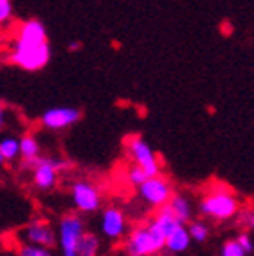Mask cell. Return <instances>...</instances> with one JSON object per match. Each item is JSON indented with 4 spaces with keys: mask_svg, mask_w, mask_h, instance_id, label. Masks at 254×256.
Wrapping results in <instances>:
<instances>
[{
    "mask_svg": "<svg viewBox=\"0 0 254 256\" xmlns=\"http://www.w3.org/2000/svg\"><path fill=\"white\" fill-rule=\"evenodd\" d=\"M199 210L214 220H230L240 212V200L228 185L215 184L201 198Z\"/></svg>",
    "mask_w": 254,
    "mask_h": 256,
    "instance_id": "1",
    "label": "cell"
},
{
    "mask_svg": "<svg viewBox=\"0 0 254 256\" xmlns=\"http://www.w3.org/2000/svg\"><path fill=\"white\" fill-rule=\"evenodd\" d=\"M124 236H126L124 238L126 256H155L164 251L166 235L151 220L134 228Z\"/></svg>",
    "mask_w": 254,
    "mask_h": 256,
    "instance_id": "2",
    "label": "cell"
},
{
    "mask_svg": "<svg viewBox=\"0 0 254 256\" xmlns=\"http://www.w3.org/2000/svg\"><path fill=\"white\" fill-rule=\"evenodd\" d=\"M50 46H48V41L38 44H22L14 43L11 50V56L9 60L16 66H20L25 72H40L50 60Z\"/></svg>",
    "mask_w": 254,
    "mask_h": 256,
    "instance_id": "3",
    "label": "cell"
},
{
    "mask_svg": "<svg viewBox=\"0 0 254 256\" xmlns=\"http://www.w3.org/2000/svg\"><path fill=\"white\" fill-rule=\"evenodd\" d=\"M86 232V222L76 214H68L59 220L56 238L60 246L62 256H76V244Z\"/></svg>",
    "mask_w": 254,
    "mask_h": 256,
    "instance_id": "4",
    "label": "cell"
},
{
    "mask_svg": "<svg viewBox=\"0 0 254 256\" xmlns=\"http://www.w3.org/2000/svg\"><path fill=\"white\" fill-rule=\"evenodd\" d=\"M62 168H66V162L60 156H40L32 162V182L40 190H52Z\"/></svg>",
    "mask_w": 254,
    "mask_h": 256,
    "instance_id": "5",
    "label": "cell"
},
{
    "mask_svg": "<svg viewBox=\"0 0 254 256\" xmlns=\"http://www.w3.org/2000/svg\"><path fill=\"white\" fill-rule=\"evenodd\" d=\"M124 144H126V152H128V155H130V158L134 160V164L142 168L146 176L160 174L162 168H160L158 156L151 150L148 140H144L140 136H130L124 140Z\"/></svg>",
    "mask_w": 254,
    "mask_h": 256,
    "instance_id": "6",
    "label": "cell"
},
{
    "mask_svg": "<svg viewBox=\"0 0 254 256\" xmlns=\"http://www.w3.org/2000/svg\"><path fill=\"white\" fill-rule=\"evenodd\" d=\"M137 190H139V198L142 200V203H146L151 208H158L166 204L174 194L171 182L164 178L162 174L148 176L146 180L137 187Z\"/></svg>",
    "mask_w": 254,
    "mask_h": 256,
    "instance_id": "7",
    "label": "cell"
},
{
    "mask_svg": "<svg viewBox=\"0 0 254 256\" xmlns=\"http://www.w3.org/2000/svg\"><path fill=\"white\" fill-rule=\"evenodd\" d=\"M73 206L82 214H94L102 206V192L92 182L76 180L70 187Z\"/></svg>",
    "mask_w": 254,
    "mask_h": 256,
    "instance_id": "8",
    "label": "cell"
},
{
    "mask_svg": "<svg viewBox=\"0 0 254 256\" xmlns=\"http://www.w3.org/2000/svg\"><path fill=\"white\" fill-rule=\"evenodd\" d=\"M100 232L108 240H121L128 233V220L121 208L107 206L100 217Z\"/></svg>",
    "mask_w": 254,
    "mask_h": 256,
    "instance_id": "9",
    "label": "cell"
},
{
    "mask_svg": "<svg viewBox=\"0 0 254 256\" xmlns=\"http://www.w3.org/2000/svg\"><path fill=\"white\" fill-rule=\"evenodd\" d=\"M80 110L75 107H54L48 108L41 114V124H43L46 130H54V132H59V130H66V128L73 126L76 121L80 120Z\"/></svg>",
    "mask_w": 254,
    "mask_h": 256,
    "instance_id": "10",
    "label": "cell"
},
{
    "mask_svg": "<svg viewBox=\"0 0 254 256\" xmlns=\"http://www.w3.org/2000/svg\"><path fill=\"white\" fill-rule=\"evenodd\" d=\"M22 238L27 244H36V246H43V248H50L57 244L56 238V230L50 226V222L43 219H32L30 222L22 230Z\"/></svg>",
    "mask_w": 254,
    "mask_h": 256,
    "instance_id": "11",
    "label": "cell"
},
{
    "mask_svg": "<svg viewBox=\"0 0 254 256\" xmlns=\"http://www.w3.org/2000/svg\"><path fill=\"white\" fill-rule=\"evenodd\" d=\"M46 41V28L40 20H27L18 28L16 43L22 44H38Z\"/></svg>",
    "mask_w": 254,
    "mask_h": 256,
    "instance_id": "12",
    "label": "cell"
},
{
    "mask_svg": "<svg viewBox=\"0 0 254 256\" xmlns=\"http://www.w3.org/2000/svg\"><path fill=\"white\" fill-rule=\"evenodd\" d=\"M192 240L188 235L187 224H178L169 235H166V242H164V249L172 254H182L190 248Z\"/></svg>",
    "mask_w": 254,
    "mask_h": 256,
    "instance_id": "13",
    "label": "cell"
},
{
    "mask_svg": "<svg viewBox=\"0 0 254 256\" xmlns=\"http://www.w3.org/2000/svg\"><path fill=\"white\" fill-rule=\"evenodd\" d=\"M169 208H171L172 216L180 220L182 224H187L188 220L194 217V208H192V201L183 194H172L171 200L167 201Z\"/></svg>",
    "mask_w": 254,
    "mask_h": 256,
    "instance_id": "14",
    "label": "cell"
},
{
    "mask_svg": "<svg viewBox=\"0 0 254 256\" xmlns=\"http://www.w3.org/2000/svg\"><path fill=\"white\" fill-rule=\"evenodd\" d=\"M155 210H156L155 217L151 219V222L155 224L156 228H158L164 235H169V233H171L178 224H182L174 216H172L171 208H169V204L167 203L162 204V206H158V208H155Z\"/></svg>",
    "mask_w": 254,
    "mask_h": 256,
    "instance_id": "15",
    "label": "cell"
},
{
    "mask_svg": "<svg viewBox=\"0 0 254 256\" xmlns=\"http://www.w3.org/2000/svg\"><path fill=\"white\" fill-rule=\"evenodd\" d=\"M100 249H102L100 236L92 232H84L76 244V256H100Z\"/></svg>",
    "mask_w": 254,
    "mask_h": 256,
    "instance_id": "16",
    "label": "cell"
},
{
    "mask_svg": "<svg viewBox=\"0 0 254 256\" xmlns=\"http://www.w3.org/2000/svg\"><path fill=\"white\" fill-rule=\"evenodd\" d=\"M18 142H20V156L24 160H27V162H30L32 164L34 160L40 158L41 144L36 137L32 136V134H27V136H24L22 139H18Z\"/></svg>",
    "mask_w": 254,
    "mask_h": 256,
    "instance_id": "17",
    "label": "cell"
},
{
    "mask_svg": "<svg viewBox=\"0 0 254 256\" xmlns=\"http://www.w3.org/2000/svg\"><path fill=\"white\" fill-rule=\"evenodd\" d=\"M188 235H190V240L192 242H206L208 236H210V228H208V224L204 220H188Z\"/></svg>",
    "mask_w": 254,
    "mask_h": 256,
    "instance_id": "18",
    "label": "cell"
},
{
    "mask_svg": "<svg viewBox=\"0 0 254 256\" xmlns=\"http://www.w3.org/2000/svg\"><path fill=\"white\" fill-rule=\"evenodd\" d=\"M0 153L6 162H14L20 156V142L16 137H4L0 140Z\"/></svg>",
    "mask_w": 254,
    "mask_h": 256,
    "instance_id": "19",
    "label": "cell"
},
{
    "mask_svg": "<svg viewBox=\"0 0 254 256\" xmlns=\"http://www.w3.org/2000/svg\"><path fill=\"white\" fill-rule=\"evenodd\" d=\"M18 256H54V254L50 248H43V246L24 242V244L18 248Z\"/></svg>",
    "mask_w": 254,
    "mask_h": 256,
    "instance_id": "20",
    "label": "cell"
},
{
    "mask_svg": "<svg viewBox=\"0 0 254 256\" xmlns=\"http://www.w3.org/2000/svg\"><path fill=\"white\" fill-rule=\"evenodd\" d=\"M220 256H249L244 248L238 244V240L236 238H231V240H226L220 248Z\"/></svg>",
    "mask_w": 254,
    "mask_h": 256,
    "instance_id": "21",
    "label": "cell"
},
{
    "mask_svg": "<svg viewBox=\"0 0 254 256\" xmlns=\"http://www.w3.org/2000/svg\"><path fill=\"white\" fill-rule=\"evenodd\" d=\"M126 178H128V182L134 185V187H139V185L142 184L144 180H146L148 176H146V172L142 171V168H139L137 164H134L132 168H128Z\"/></svg>",
    "mask_w": 254,
    "mask_h": 256,
    "instance_id": "22",
    "label": "cell"
},
{
    "mask_svg": "<svg viewBox=\"0 0 254 256\" xmlns=\"http://www.w3.org/2000/svg\"><path fill=\"white\" fill-rule=\"evenodd\" d=\"M12 20V4L11 0H0V27L8 25Z\"/></svg>",
    "mask_w": 254,
    "mask_h": 256,
    "instance_id": "23",
    "label": "cell"
},
{
    "mask_svg": "<svg viewBox=\"0 0 254 256\" xmlns=\"http://www.w3.org/2000/svg\"><path fill=\"white\" fill-rule=\"evenodd\" d=\"M236 240H238V244L242 246L244 251H246L247 254H250V252H252L254 244H252V236H250V233H247V232L240 233V235L236 236Z\"/></svg>",
    "mask_w": 254,
    "mask_h": 256,
    "instance_id": "24",
    "label": "cell"
},
{
    "mask_svg": "<svg viewBox=\"0 0 254 256\" xmlns=\"http://www.w3.org/2000/svg\"><path fill=\"white\" fill-rule=\"evenodd\" d=\"M242 222H246V228L249 230V232L254 228V214L250 208H247V210L242 212Z\"/></svg>",
    "mask_w": 254,
    "mask_h": 256,
    "instance_id": "25",
    "label": "cell"
},
{
    "mask_svg": "<svg viewBox=\"0 0 254 256\" xmlns=\"http://www.w3.org/2000/svg\"><path fill=\"white\" fill-rule=\"evenodd\" d=\"M4 124H6V110H4V107H2V104H0V130H2Z\"/></svg>",
    "mask_w": 254,
    "mask_h": 256,
    "instance_id": "26",
    "label": "cell"
},
{
    "mask_svg": "<svg viewBox=\"0 0 254 256\" xmlns=\"http://www.w3.org/2000/svg\"><path fill=\"white\" fill-rule=\"evenodd\" d=\"M68 48H70L72 52H73V50H78V48H80V43H78V41H75V43H73V41H72V43H70V46H68Z\"/></svg>",
    "mask_w": 254,
    "mask_h": 256,
    "instance_id": "27",
    "label": "cell"
},
{
    "mask_svg": "<svg viewBox=\"0 0 254 256\" xmlns=\"http://www.w3.org/2000/svg\"><path fill=\"white\" fill-rule=\"evenodd\" d=\"M4 162H6V160H4V156H2V153H0V166L4 164Z\"/></svg>",
    "mask_w": 254,
    "mask_h": 256,
    "instance_id": "28",
    "label": "cell"
}]
</instances>
